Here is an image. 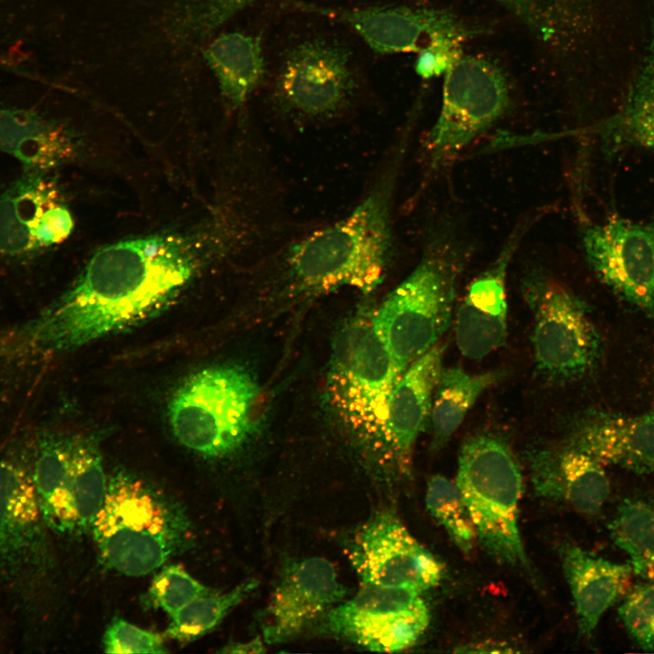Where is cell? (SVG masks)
<instances>
[{"instance_id": "35", "label": "cell", "mask_w": 654, "mask_h": 654, "mask_svg": "<svg viewBox=\"0 0 654 654\" xmlns=\"http://www.w3.org/2000/svg\"><path fill=\"white\" fill-rule=\"evenodd\" d=\"M258 0H197L187 12L186 28L195 34L213 31Z\"/></svg>"}, {"instance_id": "4", "label": "cell", "mask_w": 654, "mask_h": 654, "mask_svg": "<svg viewBox=\"0 0 654 654\" xmlns=\"http://www.w3.org/2000/svg\"><path fill=\"white\" fill-rule=\"evenodd\" d=\"M90 533L104 566L139 577L157 570L189 545L191 524L181 506L158 488L117 470L108 479Z\"/></svg>"}, {"instance_id": "26", "label": "cell", "mask_w": 654, "mask_h": 654, "mask_svg": "<svg viewBox=\"0 0 654 654\" xmlns=\"http://www.w3.org/2000/svg\"><path fill=\"white\" fill-rule=\"evenodd\" d=\"M505 376L502 370L471 374L460 366L442 368L429 421L432 451H438L447 444L481 394Z\"/></svg>"}, {"instance_id": "36", "label": "cell", "mask_w": 654, "mask_h": 654, "mask_svg": "<svg viewBox=\"0 0 654 654\" xmlns=\"http://www.w3.org/2000/svg\"><path fill=\"white\" fill-rule=\"evenodd\" d=\"M265 642L263 637H256L243 642H232L218 650L221 653H264L266 652Z\"/></svg>"}, {"instance_id": "10", "label": "cell", "mask_w": 654, "mask_h": 654, "mask_svg": "<svg viewBox=\"0 0 654 654\" xmlns=\"http://www.w3.org/2000/svg\"><path fill=\"white\" fill-rule=\"evenodd\" d=\"M357 91L351 50L334 38L314 35L285 50L271 98L280 116L306 125L343 115L355 102Z\"/></svg>"}, {"instance_id": "33", "label": "cell", "mask_w": 654, "mask_h": 654, "mask_svg": "<svg viewBox=\"0 0 654 654\" xmlns=\"http://www.w3.org/2000/svg\"><path fill=\"white\" fill-rule=\"evenodd\" d=\"M618 613L636 644L644 651L654 652V581L643 580L634 586Z\"/></svg>"}, {"instance_id": "19", "label": "cell", "mask_w": 654, "mask_h": 654, "mask_svg": "<svg viewBox=\"0 0 654 654\" xmlns=\"http://www.w3.org/2000/svg\"><path fill=\"white\" fill-rule=\"evenodd\" d=\"M445 349L440 342L414 361L392 391L385 424L382 475L410 472L417 439L429 425Z\"/></svg>"}, {"instance_id": "34", "label": "cell", "mask_w": 654, "mask_h": 654, "mask_svg": "<svg viewBox=\"0 0 654 654\" xmlns=\"http://www.w3.org/2000/svg\"><path fill=\"white\" fill-rule=\"evenodd\" d=\"M103 645L106 653L167 652L162 635L141 629L122 619H115L108 626Z\"/></svg>"}, {"instance_id": "17", "label": "cell", "mask_w": 654, "mask_h": 654, "mask_svg": "<svg viewBox=\"0 0 654 654\" xmlns=\"http://www.w3.org/2000/svg\"><path fill=\"white\" fill-rule=\"evenodd\" d=\"M334 565L322 557L292 560L282 568L263 612L266 644L288 642L345 600Z\"/></svg>"}, {"instance_id": "5", "label": "cell", "mask_w": 654, "mask_h": 654, "mask_svg": "<svg viewBox=\"0 0 654 654\" xmlns=\"http://www.w3.org/2000/svg\"><path fill=\"white\" fill-rule=\"evenodd\" d=\"M403 373L370 318L355 316L338 330L327 373V403L343 431L379 472L389 402Z\"/></svg>"}, {"instance_id": "30", "label": "cell", "mask_w": 654, "mask_h": 654, "mask_svg": "<svg viewBox=\"0 0 654 654\" xmlns=\"http://www.w3.org/2000/svg\"><path fill=\"white\" fill-rule=\"evenodd\" d=\"M257 587V580H245L221 592L212 590L170 616L166 634L181 643L194 641L215 629Z\"/></svg>"}, {"instance_id": "22", "label": "cell", "mask_w": 654, "mask_h": 654, "mask_svg": "<svg viewBox=\"0 0 654 654\" xmlns=\"http://www.w3.org/2000/svg\"><path fill=\"white\" fill-rule=\"evenodd\" d=\"M560 556L574 600L579 631L590 636L604 612L625 593L632 568L629 563L606 560L570 542L560 546Z\"/></svg>"}, {"instance_id": "2", "label": "cell", "mask_w": 654, "mask_h": 654, "mask_svg": "<svg viewBox=\"0 0 654 654\" xmlns=\"http://www.w3.org/2000/svg\"><path fill=\"white\" fill-rule=\"evenodd\" d=\"M411 134L405 126L348 214L297 233L265 255L269 300L302 301L345 287L368 294L381 284L396 254L397 192Z\"/></svg>"}, {"instance_id": "18", "label": "cell", "mask_w": 654, "mask_h": 654, "mask_svg": "<svg viewBox=\"0 0 654 654\" xmlns=\"http://www.w3.org/2000/svg\"><path fill=\"white\" fill-rule=\"evenodd\" d=\"M353 29L375 52H417L439 45L461 44L471 32L452 15L423 7L330 8L296 4Z\"/></svg>"}, {"instance_id": "25", "label": "cell", "mask_w": 654, "mask_h": 654, "mask_svg": "<svg viewBox=\"0 0 654 654\" xmlns=\"http://www.w3.org/2000/svg\"><path fill=\"white\" fill-rule=\"evenodd\" d=\"M204 59L225 102L242 107L261 84L265 69L261 40L242 32L219 35L206 46Z\"/></svg>"}, {"instance_id": "3", "label": "cell", "mask_w": 654, "mask_h": 654, "mask_svg": "<svg viewBox=\"0 0 654 654\" xmlns=\"http://www.w3.org/2000/svg\"><path fill=\"white\" fill-rule=\"evenodd\" d=\"M472 251L457 224L441 221L427 234L414 268L371 315L375 333L401 372L449 329Z\"/></svg>"}, {"instance_id": "29", "label": "cell", "mask_w": 654, "mask_h": 654, "mask_svg": "<svg viewBox=\"0 0 654 654\" xmlns=\"http://www.w3.org/2000/svg\"><path fill=\"white\" fill-rule=\"evenodd\" d=\"M614 543L629 557L633 573L654 581V505L625 499L609 525Z\"/></svg>"}, {"instance_id": "12", "label": "cell", "mask_w": 654, "mask_h": 654, "mask_svg": "<svg viewBox=\"0 0 654 654\" xmlns=\"http://www.w3.org/2000/svg\"><path fill=\"white\" fill-rule=\"evenodd\" d=\"M421 591L362 583L317 622V631L375 652L411 648L427 629L430 610Z\"/></svg>"}, {"instance_id": "21", "label": "cell", "mask_w": 654, "mask_h": 654, "mask_svg": "<svg viewBox=\"0 0 654 654\" xmlns=\"http://www.w3.org/2000/svg\"><path fill=\"white\" fill-rule=\"evenodd\" d=\"M567 441L604 466L638 474L654 471V414L588 411L573 422Z\"/></svg>"}, {"instance_id": "13", "label": "cell", "mask_w": 654, "mask_h": 654, "mask_svg": "<svg viewBox=\"0 0 654 654\" xmlns=\"http://www.w3.org/2000/svg\"><path fill=\"white\" fill-rule=\"evenodd\" d=\"M590 267L614 292L654 316V221L611 217L580 223Z\"/></svg>"}, {"instance_id": "15", "label": "cell", "mask_w": 654, "mask_h": 654, "mask_svg": "<svg viewBox=\"0 0 654 654\" xmlns=\"http://www.w3.org/2000/svg\"><path fill=\"white\" fill-rule=\"evenodd\" d=\"M548 211L543 206L519 219L492 261L468 285L454 323L456 343L463 357L481 360L505 343L509 268L524 238Z\"/></svg>"}, {"instance_id": "23", "label": "cell", "mask_w": 654, "mask_h": 654, "mask_svg": "<svg viewBox=\"0 0 654 654\" xmlns=\"http://www.w3.org/2000/svg\"><path fill=\"white\" fill-rule=\"evenodd\" d=\"M73 438L51 432L32 444L31 477L37 502L48 529L77 534L71 490Z\"/></svg>"}, {"instance_id": "27", "label": "cell", "mask_w": 654, "mask_h": 654, "mask_svg": "<svg viewBox=\"0 0 654 654\" xmlns=\"http://www.w3.org/2000/svg\"><path fill=\"white\" fill-rule=\"evenodd\" d=\"M101 451L93 438L74 439L71 452V490L77 534L90 533L108 488Z\"/></svg>"}, {"instance_id": "8", "label": "cell", "mask_w": 654, "mask_h": 654, "mask_svg": "<svg viewBox=\"0 0 654 654\" xmlns=\"http://www.w3.org/2000/svg\"><path fill=\"white\" fill-rule=\"evenodd\" d=\"M509 104V86L498 66L483 57L459 55L444 72L440 112L423 142L422 188L489 131Z\"/></svg>"}, {"instance_id": "6", "label": "cell", "mask_w": 654, "mask_h": 654, "mask_svg": "<svg viewBox=\"0 0 654 654\" xmlns=\"http://www.w3.org/2000/svg\"><path fill=\"white\" fill-rule=\"evenodd\" d=\"M262 391L253 375L235 364L194 372L168 404L171 429L185 448L205 458L239 449L254 431Z\"/></svg>"}, {"instance_id": "7", "label": "cell", "mask_w": 654, "mask_h": 654, "mask_svg": "<svg viewBox=\"0 0 654 654\" xmlns=\"http://www.w3.org/2000/svg\"><path fill=\"white\" fill-rule=\"evenodd\" d=\"M456 485L481 548L500 563L530 569L519 529L522 477L508 444L490 434L469 437L460 450Z\"/></svg>"}, {"instance_id": "20", "label": "cell", "mask_w": 654, "mask_h": 654, "mask_svg": "<svg viewBox=\"0 0 654 654\" xmlns=\"http://www.w3.org/2000/svg\"><path fill=\"white\" fill-rule=\"evenodd\" d=\"M527 459L540 496L586 515L598 513L608 500L610 485L604 465L568 441L555 449L531 448Z\"/></svg>"}, {"instance_id": "1", "label": "cell", "mask_w": 654, "mask_h": 654, "mask_svg": "<svg viewBox=\"0 0 654 654\" xmlns=\"http://www.w3.org/2000/svg\"><path fill=\"white\" fill-rule=\"evenodd\" d=\"M235 240L224 226L211 235L162 233L108 244L67 292L15 328L2 349L11 356L61 353L130 328L164 308Z\"/></svg>"}, {"instance_id": "14", "label": "cell", "mask_w": 654, "mask_h": 654, "mask_svg": "<svg viewBox=\"0 0 654 654\" xmlns=\"http://www.w3.org/2000/svg\"><path fill=\"white\" fill-rule=\"evenodd\" d=\"M362 583L424 591L436 586L442 568L391 510L374 512L347 545Z\"/></svg>"}, {"instance_id": "11", "label": "cell", "mask_w": 654, "mask_h": 654, "mask_svg": "<svg viewBox=\"0 0 654 654\" xmlns=\"http://www.w3.org/2000/svg\"><path fill=\"white\" fill-rule=\"evenodd\" d=\"M32 444L0 458V587L22 600L36 597L53 569L50 530L31 477Z\"/></svg>"}, {"instance_id": "31", "label": "cell", "mask_w": 654, "mask_h": 654, "mask_svg": "<svg viewBox=\"0 0 654 654\" xmlns=\"http://www.w3.org/2000/svg\"><path fill=\"white\" fill-rule=\"evenodd\" d=\"M425 502L431 516L442 526L457 548L464 554L470 553L477 536L456 483L441 475L432 476L427 484Z\"/></svg>"}, {"instance_id": "9", "label": "cell", "mask_w": 654, "mask_h": 654, "mask_svg": "<svg viewBox=\"0 0 654 654\" xmlns=\"http://www.w3.org/2000/svg\"><path fill=\"white\" fill-rule=\"evenodd\" d=\"M523 299L533 316L531 344L538 375L564 384L596 369L600 335L587 303L554 278L534 271L521 282Z\"/></svg>"}, {"instance_id": "16", "label": "cell", "mask_w": 654, "mask_h": 654, "mask_svg": "<svg viewBox=\"0 0 654 654\" xmlns=\"http://www.w3.org/2000/svg\"><path fill=\"white\" fill-rule=\"evenodd\" d=\"M74 219L46 173L26 171L0 195V254L23 259L61 243Z\"/></svg>"}, {"instance_id": "28", "label": "cell", "mask_w": 654, "mask_h": 654, "mask_svg": "<svg viewBox=\"0 0 654 654\" xmlns=\"http://www.w3.org/2000/svg\"><path fill=\"white\" fill-rule=\"evenodd\" d=\"M600 131L608 142L654 150V39L644 70L625 105Z\"/></svg>"}, {"instance_id": "32", "label": "cell", "mask_w": 654, "mask_h": 654, "mask_svg": "<svg viewBox=\"0 0 654 654\" xmlns=\"http://www.w3.org/2000/svg\"><path fill=\"white\" fill-rule=\"evenodd\" d=\"M211 590L212 589L191 576L182 566L164 564L152 580L146 594V602L171 616Z\"/></svg>"}, {"instance_id": "24", "label": "cell", "mask_w": 654, "mask_h": 654, "mask_svg": "<svg viewBox=\"0 0 654 654\" xmlns=\"http://www.w3.org/2000/svg\"><path fill=\"white\" fill-rule=\"evenodd\" d=\"M0 151L26 171L47 173L74 157L75 143L64 128L35 111L0 108Z\"/></svg>"}]
</instances>
